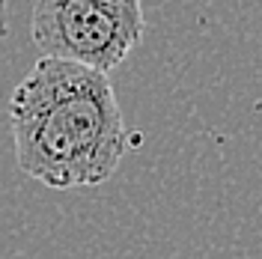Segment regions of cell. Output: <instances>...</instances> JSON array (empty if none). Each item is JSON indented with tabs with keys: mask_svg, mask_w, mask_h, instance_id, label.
Wrapping results in <instances>:
<instances>
[{
	"mask_svg": "<svg viewBox=\"0 0 262 259\" xmlns=\"http://www.w3.org/2000/svg\"><path fill=\"white\" fill-rule=\"evenodd\" d=\"M9 125L18 167L54 191L107 182L128 149L107 72L48 54L15 87Z\"/></svg>",
	"mask_w": 262,
	"mask_h": 259,
	"instance_id": "1",
	"label": "cell"
},
{
	"mask_svg": "<svg viewBox=\"0 0 262 259\" xmlns=\"http://www.w3.org/2000/svg\"><path fill=\"white\" fill-rule=\"evenodd\" d=\"M143 0H36L33 45L60 60L111 72L143 36Z\"/></svg>",
	"mask_w": 262,
	"mask_h": 259,
	"instance_id": "2",
	"label": "cell"
},
{
	"mask_svg": "<svg viewBox=\"0 0 262 259\" xmlns=\"http://www.w3.org/2000/svg\"><path fill=\"white\" fill-rule=\"evenodd\" d=\"M6 36V0H0V39Z\"/></svg>",
	"mask_w": 262,
	"mask_h": 259,
	"instance_id": "3",
	"label": "cell"
}]
</instances>
